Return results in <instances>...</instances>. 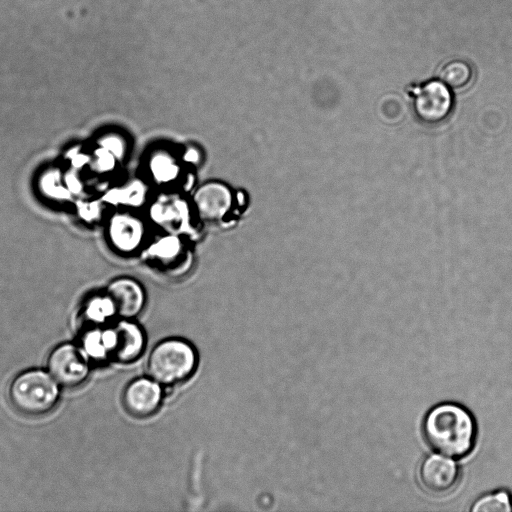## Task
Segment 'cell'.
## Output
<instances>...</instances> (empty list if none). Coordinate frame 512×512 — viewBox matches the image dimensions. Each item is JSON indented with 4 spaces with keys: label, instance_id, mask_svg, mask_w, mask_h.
<instances>
[{
    "label": "cell",
    "instance_id": "obj_1",
    "mask_svg": "<svg viewBox=\"0 0 512 512\" xmlns=\"http://www.w3.org/2000/svg\"><path fill=\"white\" fill-rule=\"evenodd\" d=\"M428 446L447 457L463 458L473 449L476 423L471 413L456 403H441L431 408L422 424Z\"/></svg>",
    "mask_w": 512,
    "mask_h": 512
},
{
    "label": "cell",
    "instance_id": "obj_2",
    "mask_svg": "<svg viewBox=\"0 0 512 512\" xmlns=\"http://www.w3.org/2000/svg\"><path fill=\"white\" fill-rule=\"evenodd\" d=\"M198 365L196 349L181 338H167L157 343L147 360V373L162 386L188 380Z\"/></svg>",
    "mask_w": 512,
    "mask_h": 512
},
{
    "label": "cell",
    "instance_id": "obj_3",
    "mask_svg": "<svg viewBox=\"0 0 512 512\" xmlns=\"http://www.w3.org/2000/svg\"><path fill=\"white\" fill-rule=\"evenodd\" d=\"M59 386L50 373L39 369L26 370L12 379L8 397L20 413L40 416L50 412L57 404Z\"/></svg>",
    "mask_w": 512,
    "mask_h": 512
},
{
    "label": "cell",
    "instance_id": "obj_4",
    "mask_svg": "<svg viewBox=\"0 0 512 512\" xmlns=\"http://www.w3.org/2000/svg\"><path fill=\"white\" fill-rule=\"evenodd\" d=\"M417 117L424 123L437 124L446 119L453 108V95L441 80H430L408 86Z\"/></svg>",
    "mask_w": 512,
    "mask_h": 512
},
{
    "label": "cell",
    "instance_id": "obj_5",
    "mask_svg": "<svg viewBox=\"0 0 512 512\" xmlns=\"http://www.w3.org/2000/svg\"><path fill=\"white\" fill-rule=\"evenodd\" d=\"M47 368L60 386L68 388L81 385L90 372L86 352L72 343L56 346L49 354Z\"/></svg>",
    "mask_w": 512,
    "mask_h": 512
},
{
    "label": "cell",
    "instance_id": "obj_6",
    "mask_svg": "<svg viewBox=\"0 0 512 512\" xmlns=\"http://www.w3.org/2000/svg\"><path fill=\"white\" fill-rule=\"evenodd\" d=\"M108 340V357L122 364L134 362L145 347L143 329L131 321L123 319L106 330Z\"/></svg>",
    "mask_w": 512,
    "mask_h": 512
},
{
    "label": "cell",
    "instance_id": "obj_7",
    "mask_svg": "<svg viewBox=\"0 0 512 512\" xmlns=\"http://www.w3.org/2000/svg\"><path fill=\"white\" fill-rule=\"evenodd\" d=\"M162 399V385L151 377H140L131 381L122 395L124 408L137 418H146L155 414L162 404Z\"/></svg>",
    "mask_w": 512,
    "mask_h": 512
},
{
    "label": "cell",
    "instance_id": "obj_8",
    "mask_svg": "<svg viewBox=\"0 0 512 512\" xmlns=\"http://www.w3.org/2000/svg\"><path fill=\"white\" fill-rule=\"evenodd\" d=\"M418 475L421 486L427 492L443 495L455 488L460 472L453 460L433 454L423 460Z\"/></svg>",
    "mask_w": 512,
    "mask_h": 512
},
{
    "label": "cell",
    "instance_id": "obj_9",
    "mask_svg": "<svg viewBox=\"0 0 512 512\" xmlns=\"http://www.w3.org/2000/svg\"><path fill=\"white\" fill-rule=\"evenodd\" d=\"M107 297L113 305L115 314L123 319L136 317L145 303L142 287L131 279H119L111 283Z\"/></svg>",
    "mask_w": 512,
    "mask_h": 512
},
{
    "label": "cell",
    "instance_id": "obj_10",
    "mask_svg": "<svg viewBox=\"0 0 512 512\" xmlns=\"http://www.w3.org/2000/svg\"><path fill=\"white\" fill-rule=\"evenodd\" d=\"M194 204L201 219L206 222H217L230 208L231 194L224 185L209 183L197 191Z\"/></svg>",
    "mask_w": 512,
    "mask_h": 512
},
{
    "label": "cell",
    "instance_id": "obj_11",
    "mask_svg": "<svg viewBox=\"0 0 512 512\" xmlns=\"http://www.w3.org/2000/svg\"><path fill=\"white\" fill-rule=\"evenodd\" d=\"M111 233L115 242L124 249L134 247L140 240L141 229L137 221L128 217L114 220Z\"/></svg>",
    "mask_w": 512,
    "mask_h": 512
},
{
    "label": "cell",
    "instance_id": "obj_12",
    "mask_svg": "<svg viewBox=\"0 0 512 512\" xmlns=\"http://www.w3.org/2000/svg\"><path fill=\"white\" fill-rule=\"evenodd\" d=\"M472 77L470 65L463 60H452L446 63L439 72L440 80L449 88H462Z\"/></svg>",
    "mask_w": 512,
    "mask_h": 512
},
{
    "label": "cell",
    "instance_id": "obj_13",
    "mask_svg": "<svg viewBox=\"0 0 512 512\" xmlns=\"http://www.w3.org/2000/svg\"><path fill=\"white\" fill-rule=\"evenodd\" d=\"M470 510L473 512L512 511V496L506 490L488 493L478 498Z\"/></svg>",
    "mask_w": 512,
    "mask_h": 512
}]
</instances>
